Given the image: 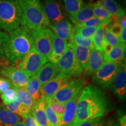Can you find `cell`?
Segmentation results:
<instances>
[{
  "label": "cell",
  "mask_w": 126,
  "mask_h": 126,
  "mask_svg": "<svg viewBox=\"0 0 126 126\" xmlns=\"http://www.w3.org/2000/svg\"><path fill=\"white\" fill-rule=\"evenodd\" d=\"M104 38H105V42L106 46L113 47L121 43L119 37L111 31L109 25L105 28Z\"/></svg>",
  "instance_id": "1f68e13d"
},
{
  "label": "cell",
  "mask_w": 126,
  "mask_h": 126,
  "mask_svg": "<svg viewBox=\"0 0 126 126\" xmlns=\"http://www.w3.org/2000/svg\"><path fill=\"white\" fill-rule=\"evenodd\" d=\"M106 126H119L118 124L115 122H110L107 124Z\"/></svg>",
  "instance_id": "ee69618b"
},
{
  "label": "cell",
  "mask_w": 126,
  "mask_h": 126,
  "mask_svg": "<svg viewBox=\"0 0 126 126\" xmlns=\"http://www.w3.org/2000/svg\"><path fill=\"white\" fill-rule=\"evenodd\" d=\"M21 104V102L20 101L19 99L18 98V99L16 101L14 102L13 103L8 104V105H7L5 106V108L10 111H11V112L18 115Z\"/></svg>",
  "instance_id": "ab89813d"
},
{
  "label": "cell",
  "mask_w": 126,
  "mask_h": 126,
  "mask_svg": "<svg viewBox=\"0 0 126 126\" xmlns=\"http://www.w3.org/2000/svg\"><path fill=\"white\" fill-rule=\"evenodd\" d=\"M45 111L49 126H61V119L60 117L53 111L46 103L45 105Z\"/></svg>",
  "instance_id": "d6a6232c"
},
{
  "label": "cell",
  "mask_w": 126,
  "mask_h": 126,
  "mask_svg": "<svg viewBox=\"0 0 126 126\" xmlns=\"http://www.w3.org/2000/svg\"><path fill=\"white\" fill-rule=\"evenodd\" d=\"M126 47V43H122L113 47L107 46L105 51L103 52L104 61L107 63H120Z\"/></svg>",
  "instance_id": "ffe728a7"
},
{
  "label": "cell",
  "mask_w": 126,
  "mask_h": 126,
  "mask_svg": "<svg viewBox=\"0 0 126 126\" xmlns=\"http://www.w3.org/2000/svg\"><path fill=\"white\" fill-rule=\"evenodd\" d=\"M113 94L120 101H124L126 97V72L122 68L114 78L111 87Z\"/></svg>",
  "instance_id": "4fadbf2b"
},
{
  "label": "cell",
  "mask_w": 126,
  "mask_h": 126,
  "mask_svg": "<svg viewBox=\"0 0 126 126\" xmlns=\"http://www.w3.org/2000/svg\"><path fill=\"white\" fill-rule=\"evenodd\" d=\"M21 13V24L30 31L46 29L50 23L40 0H16Z\"/></svg>",
  "instance_id": "3957f363"
},
{
  "label": "cell",
  "mask_w": 126,
  "mask_h": 126,
  "mask_svg": "<svg viewBox=\"0 0 126 126\" xmlns=\"http://www.w3.org/2000/svg\"><path fill=\"white\" fill-rule=\"evenodd\" d=\"M12 83L9 79L3 77H0V95L10 89Z\"/></svg>",
  "instance_id": "f35d334b"
},
{
  "label": "cell",
  "mask_w": 126,
  "mask_h": 126,
  "mask_svg": "<svg viewBox=\"0 0 126 126\" xmlns=\"http://www.w3.org/2000/svg\"><path fill=\"white\" fill-rule=\"evenodd\" d=\"M85 80L83 79H71L63 85L53 95V98L60 103L65 104L83 89Z\"/></svg>",
  "instance_id": "9c48e42d"
},
{
  "label": "cell",
  "mask_w": 126,
  "mask_h": 126,
  "mask_svg": "<svg viewBox=\"0 0 126 126\" xmlns=\"http://www.w3.org/2000/svg\"><path fill=\"white\" fill-rule=\"evenodd\" d=\"M60 2L68 14V16L76 14L85 4V0H60Z\"/></svg>",
  "instance_id": "4316f807"
},
{
  "label": "cell",
  "mask_w": 126,
  "mask_h": 126,
  "mask_svg": "<svg viewBox=\"0 0 126 126\" xmlns=\"http://www.w3.org/2000/svg\"><path fill=\"white\" fill-rule=\"evenodd\" d=\"M96 3L111 15L119 16L126 14L120 5L115 0H97Z\"/></svg>",
  "instance_id": "d4e9b609"
},
{
  "label": "cell",
  "mask_w": 126,
  "mask_h": 126,
  "mask_svg": "<svg viewBox=\"0 0 126 126\" xmlns=\"http://www.w3.org/2000/svg\"><path fill=\"white\" fill-rule=\"evenodd\" d=\"M52 52L50 61L54 64H57L58 61L64 54L68 47L67 41L62 40L55 35L53 32L51 34Z\"/></svg>",
  "instance_id": "2e32d148"
},
{
  "label": "cell",
  "mask_w": 126,
  "mask_h": 126,
  "mask_svg": "<svg viewBox=\"0 0 126 126\" xmlns=\"http://www.w3.org/2000/svg\"><path fill=\"white\" fill-rule=\"evenodd\" d=\"M24 119V123L25 126H39L38 124L36 123L35 120L33 117L31 113L30 114L26 115L23 117Z\"/></svg>",
  "instance_id": "60d3db41"
},
{
  "label": "cell",
  "mask_w": 126,
  "mask_h": 126,
  "mask_svg": "<svg viewBox=\"0 0 126 126\" xmlns=\"http://www.w3.org/2000/svg\"><path fill=\"white\" fill-rule=\"evenodd\" d=\"M68 45L72 48L77 61H78L83 70L85 71L88 67L91 49L87 47L71 43L70 42L68 43Z\"/></svg>",
  "instance_id": "7402d4cb"
},
{
  "label": "cell",
  "mask_w": 126,
  "mask_h": 126,
  "mask_svg": "<svg viewBox=\"0 0 126 126\" xmlns=\"http://www.w3.org/2000/svg\"><path fill=\"white\" fill-rule=\"evenodd\" d=\"M0 74L7 78L12 85L20 88L26 87L30 78L26 72L14 65L4 66L0 70Z\"/></svg>",
  "instance_id": "8fae6325"
},
{
  "label": "cell",
  "mask_w": 126,
  "mask_h": 126,
  "mask_svg": "<svg viewBox=\"0 0 126 126\" xmlns=\"http://www.w3.org/2000/svg\"><path fill=\"white\" fill-rule=\"evenodd\" d=\"M25 88L32 97L34 103L39 101L44 96L42 93V86L36 75L30 77L28 84Z\"/></svg>",
  "instance_id": "603a6c76"
},
{
  "label": "cell",
  "mask_w": 126,
  "mask_h": 126,
  "mask_svg": "<svg viewBox=\"0 0 126 126\" xmlns=\"http://www.w3.org/2000/svg\"><path fill=\"white\" fill-rule=\"evenodd\" d=\"M72 77L60 72L51 81L42 86V93L45 96H53L65 83L71 80Z\"/></svg>",
  "instance_id": "7c38bea8"
},
{
  "label": "cell",
  "mask_w": 126,
  "mask_h": 126,
  "mask_svg": "<svg viewBox=\"0 0 126 126\" xmlns=\"http://www.w3.org/2000/svg\"><path fill=\"white\" fill-rule=\"evenodd\" d=\"M111 23V20L102 19L97 17H93L84 22L75 25V27H99L100 26H107Z\"/></svg>",
  "instance_id": "f546056e"
},
{
  "label": "cell",
  "mask_w": 126,
  "mask_h": 126,
  "mask_svg": "<svg viewBox=\"0 0 126 126\" xmlns=\"http://www.w3.org/2000/svg\"><path fill=\"white\" fill-rule=\"evenodd\" d=\"M33 47L30 30L21 26L9 33L4 55L12 63L20 62Z\"/></svg>",
  "instance_id": "7a4b0ae2"
},
{
  "label": "cell",
  "mask_w": 126,
  "mask_h": 126,
  "mask_svg": "<svg viewBox=\"0 0 126 126\" xmlns=\"http://www.w3.org/2000/svg\"><path fill=\"white\" fill-rule=\"evenodd\" d=\"M68 17L72 22L75 23V25L82 23L94 17L93 4L92 3L85 4L83 7L78 12L74 15L68 16Z\"/></svg>",
  "instance_id": "44dd1931"
},
{
  "label": "cell",
  "mask_w": 126,
  "mask_h": 126,
  "mask_svg": "<svg viewBox=\"0 0 126 126\" xmlns=\"http://www.w3.org/2000/svg\"><path fill=\"white\" fill-rule=\"evenodd\" d=\"M1 98L5 106H6L8 104L16 101L18 99V96L16 91L11 87L6 92L1 94Z\"/></svg>",
  "instance_id": "836d02e7"
},
{
  "label": "cell",
  "mask_w": 126,
  "mask_h": 126,
  "mask_svg": "<svg viewBox=\"0 0 126 126\" xmlns=\"http://www.w3.org/2000/svg\"><path fill=\"white\" fill-rule=\"evenodd\" d=\"M80 94H76L65 103L64 111L61 118V126H72L73 125L76 114L77 103Z\"/></svg>",
  "instance_id": "9a60e30c"
},
{
  "label": "cell",
  "mask_w": 126,
  "mask_h": 126,
  "mask_svg": "<svg viewBox=\"0 0 126 126\" xmlns=\"http://www.w3.org/2000/svg\"><path fill=\"white\" fill-rule=\"evenodd\" d=\"M98 27H74L73 32L84 38H92Z\"/></svg>",
  "instance_id": "e575fe53"
},
{
  "label": "cell",
  "mask_w": 126,
  "mask_h": 126,
  "mask_svg": "<svg viewBox=\"0 0 126 126\" xmlns=\"http://www.w3.org/2000/svg\"><path fill=\"white\" fill-rule=\"evenodd\" d=\"M45 97L43 96L39 101L34 103L31 114L39 126H49L45 111Z\"/></svg>",
  "instance_id": "ac0fdd59"
},
{
  "label": "cell",
  "mask_w": 126,
  "mask_h": 126,
  "mask_svg": "<svg viewBox=\"0 0 126 126\" xmlns=\"http://www.w3.org/2000/svg\"><path fill=\"white\" fill-rule=\"evenodd\" d=\"M120 126H126V116L125 114H123L119 118Z\"/></svg>",
  "instance_id": "7bdbcfd3"
},
{
  "label": "cell",
  "mask_w": 126,
  "mask_h": 126,
  "mask_svg": "<svg viewBox=\"0 0 126 126\" xmlns=\"http://www.w3.org/2000/svg\"><path fill=\"white\" fill-rule=\"evenodd\" d=\"M119 40L120 43H126V28H122L119 34Z\"/></svg>",
  "instance_id": "b9f144b4"
},
{
  "label": "cell",
  "mask_w": 126,
  "mask_h": 126,
  "mask_svg": "<svg viewBox=\"0 0 126 126\" xmlns=\"http://www.w3.org/2000/svg\"><path fill=\"white\" fill-rule=\"evenodd\" d=\"M93 11H94V16L97 17L102 19L111 20L113 15L107 12L103 7L97 3H94L93 4Z\"/></svg>",
  "instance_id": "d590c367"
},
{
  "label": "cell",
  "mask_w": 126,
  "mask_h": 126,
  "mask_svg": "<svg viewBox=\"0 0 126 126\" xmlns=\"http://www.w3.org/2000/svg\"><path fill=\"white\" fill-rule=\"evenodd\" d=\"M12 126H25L24 123H23V122L21 121V122H20L18 123L14 124V125Z\"/></svg>",
  "instance_id": "f6af8a7d"
},
{
  "label": "cell",
  "mask_w": 126,
  "mask_h": 126,
  "mask_svg": "<svg viewBox=\"0 0 126 126\" xmlns=\"http://www.w3.org/2000/svg\"><path fill=\"white\" fill-rule=\"evenodd\" d=\"M47 61L45 57L39 54L33 47L20 61L18 68L31 77L35 75Z\"/></svg>",
  "instance_id": "ba28073f"
},
{
  "label": "cell",
  "mask_w": 126,
  "mask_h": 126,
  "mask_svg": "<svg viewBox=\"0 0 126 126\" xmlns=\"http://www.w3.org/2000/svg\"><path fill=\"white\" fill-rule=\"evenodd\" d=\"M8 38L9 35L7 33L0 29V57H3L4 56V48Z\"/></svg>",
  "instance_id": "74e56055"
},
{
  "label": "cell",
  "mask_w": 126,
  "mask_h": 126,
  "mask_svg": "<svg viewBox=\"0 0 126 126\" xmlns=\"http://www.w3.org/2000/svg\"><path fill=\"white\" fill-rule=\"evenodd\" d=\"M45 97L46 103L61 119L64 111V109H65V104L57 102L53 98V96H45Z\"/></svg>",
  "instance_id": "4dcf8cb0"
},
{
  "label": "cell",
  "mask_w": 126,
  "mask_h": 126,
  "mask_svg": "<svg viewBox=\"0 0 126 126\" xmlns=\"http://www.w3.org/2000/svg\"><path fill=\"white\" fill-rule=\"evenodd\" d=\"M60 72L56 64L49 62L45 63L35 75L42 88L44 85L51 81Z\"/></svg>",
  "instance_id": "5bb4252c"
},
{
  "label": "cell",
  "mask_w": 126,
  "mask_h": 126,
  "mask_svg": "<svg viewBox=\"0 0 126 126\" xmlns=\"http://www.w3.org/2000/svg\"><path fill=\"white\" fill-rule=\"evenodd\" d=\"M49 27L53 31V33L60 39L68 40L73 33L74 27L72 23L67 18L53 25H50Z\"/></svg>",
  "instance_id": "e0dca14e"
},
{
  "label": "cell",
  "mask_w": 126,
  "mask_h": 126,
  "mask_svg": "<svg viewBox=\"0 0 126 126\" xmlns=\"http://www.w3.org/2000/svg\"><path fill=\"white\" fill-rule=\"evenodd\" d=\"M44 12L50 25H53L67 18L66 11L59 0H43Z\"/></svg>",
  "instance_id": "30bf717a"
},
{
  "label": "cell",
  "mask_w": 126,
  "mask_h": 126,
  "mask_svg": "<svg viewBox=\"0 0 126 126\" xmlns=\"http://www.w3.org/2000/svg\"><path fill=\"white\" fill-rule=\"evenodd\" d=\"M20 23L21 13L16 0H0V29L10 33Z\"/></svg>",
  "instance_id": "277c9868"
},
{
  "label": "cell",
  "mask_w": 126,
  "mask_h": 126,
  "mask_svg": "<svg viewBox=\"0 0 126 126\" xmlns=\"http://www.w3.org/2000/svg\"><path fill=\"white\" fill-rule=\"evenodd\" d=\"M30 32L34 48L47 60H50L52 52L51 34L53 32L46 28L30 31Z\"/></svg>",
  "instance_id": "8992f818"
},
{
  "label": "cell",
  "mask_w": 126,
  "mask_h": 126,
  "mask_svg": "<svg viewBox=\"0 0 126 126\" xmlns=\"http://www.w3.org/2000/svg\"><path fill=\"white\" fill-rule=\"evenodd\" d=\"M110 108V102L106 94L96 86L87 85L79 96L72 126L88 120L103 117L109 112Z\"/></svg>",
  "instance_id": "6da1fadb"
},
{
  "label": "cell",
  "mask_w": 126,
  "mask_h": 126,
  "mask_svg": "<svg viewBox=\"0 0 126 126\" xmlns=\"http://www.w3.org/2000/svg\"><path fill=\"white\" fill-rule=\"evenodd\" d=\"M69 40H70V43L74 44V45L87 47L90 49L94 48L92 38H84V37L78 35V34L75 33L74 32L71 36Z\"/></svg>",
  "instance_id": "f1b7e54d"
},
{
  "label": "cell",
  "mask_w": 126,
  "mask_h": 126,
  "mask_svg": "<svg viewBox=\"0 0 126 126\" xmlns=\"http://www.w3.org/2000/svg\"><path fill=\"white\" fill-rule=\"evenodd\" d=\"M121 68L120 63H105L93 74V82L103 90H108L111 87L114 78Z\"/></svg>",
  "instance_id": "5b68a950"
},
{
  "label": "cell",
  "mask_w": 126,
  "mask_h": 126,
  "mask_svg": "<svg viewBox=\"0 0 126 126\" xmlns=\"http://www.w3.org/2000/svg\"><path fill=\"white\" fill-rule=\"evenodd\" d=\"M105 119L103 117H96L83 121L77 124V126H104Z\"/></svg>",
  "instance_id": "8d00e7d4"
},
{
  "label": "cell",
  "mask_w": 126,
  "mask_h": 126,
  "mask_svg": "<svg viewBox=\"0 0 126 126\" xmlns=\"http://www.w3.org/2000/svg\"><path fill=\"white\" fill-rule=\"evenodd\" d=\"M12 88H13L16 91L18 94V98L19 99L21 103L25 106L28 107L32 110L34 102L33 100L32 97L30 95L25 88H20L12 84Z\"/></svg>",
  "instance_id": "83f0119b"
},
{
  "label": "cell",
  "mask_w": 126,
  "mask_h": 126,
  "mask_svg": "<svg viewBox=\"0 0 126 126\" xmlns=\"http://www.w3.org/2000/svg\"><path fill=\"white\" fill-rule=\"evenodd\" d=\"M105 63L103 52L99 51L95 48L91 49L88 60V67L85 70L87 75L94 74L96 71Z\"/></svg>",
  "instance_id": "d6986e66"
},
{
  "label": "cell",
  "mask_w": 126,
  "mask_h": 126,
  "mask_svg": "<svg viewBox=\"0 0 126 126\" xmlns=\"http://www.w3.org/2000/svg\"><path fill=\"white\" fill-rule=\"evenodd\" d=\"M106 26H100L97 28L92 37L94 48L99 51L104 52L106 48V45L105 42V29Z\"/></svg>",
  "instance_id": "484cf974"
},
{
  "label": "cell",
  "mask_w": 126,
  "mask_h": 126,
  "mask_svg": "<svg viewBox=\"0 0 126 126\" xmlns=\"http://www.w3.org/2000/svg\"><path fill=\"white\" fill-rule=\"evenodd\" d=\"M57 65L61 72L71 77H79L83 71L75 57L73 49L69 45L67 50L60 59Z\"/></svg>",
  "instance_id": "52a82bcc"
},
{
  "label": "cell",
  "mask_w": 126,
  "mask_h": 126,
  "mask_svg": "<svg viewBox=\"0 0 126 126\" xmlns=\"http://www.w3.org/2000/svg\"><path fill=\"white\" fill-rule=\"evenodd\" d=\"M20 122L21 119L18 115L9 111L5 106H0V126H12Z\"/></svg>",
  "instance_id": "cb8c5ba5"
}]
</instances>
